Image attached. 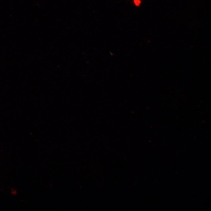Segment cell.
I'll use <instances>...</instances> for the list:
<instances>
[{"mask_svg":"<svg viewBox=\"0 0 211 211\" xmlns=\"http://www.w3.org/2000/svg\"><path fill=\"white\" fill-rule=\"evenodd\" d=\"M133 1L135 5L137 6H139L141 3L140 0H134Z\"/></svg>","mask_w":211,"mask_h":211,"instance_id":"6da1fadb","label":"cell"},{"mask_svg":"<svg viewBox=\"0 0 211 211\" xmlns=\"http://www.w3.org/2000/svg\"><path fill=\"white\" fill-rule=\"evenodd\" d=\"M11 193L13 195H15L16 193V191L15 190H11Z\"/></svg>","mask_w":211,"mask_h":211,"instance_id":"7a4b0ae2","label":"cell"}]
</instances>
